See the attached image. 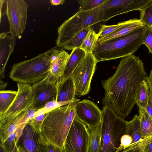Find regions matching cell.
<instances>
[{
    "label": "cell",
    "instance_id": "1",
    "mask_svg": "<svg viewBox=\"0 0 152 152\" xmlns=\"http://www.w3.org/2000/svg\"><path fill=\"white\" fill-rule=\"evenodd\" d=\"M147 76L139 56L132 54L121 58L115 73L101 81L104 90L103 104L125 119L136 104L141 83Z\"/></svg>",
    "mask_w": 152,
    "mask_h": 152
},
{
    "label": "cell",
    "instance_id": "2",
    "mask_svg": "<svg viewBox=\"0 0 152 152\" xmlns=\"http://www.w3.org/2000/svg\"><path fill=\"white\" fill-rule=\"evenodd\" d=\"M76 102L59 107L48 113L42 123L41 131L43 137L48 143L63 148L75 117Z\"/></svg>",
    "mask_w": 152,
    "mask_h": 152
},
{
    "label": "cell",
    "instance_id": "3",
    "mask_svg": "<svg viewBox=\"0 0 152 152\" xmlns=\"http://www.w3.org/2000/svg\"><path fill=\"white\" fill-rule=\"evenodd\" d=\"M145 26L123 37L97 43L93 52L98 62L123 58L133 54L143 44Z\"/></svg>",
    "mask_w": 152,
    "mask_h": 152
},
{
    "label": "cell",
    "instance_id": "4",
    "mask_svg": "<svg viewBox=\"0 0 152 152\" xmlns=\"http://www.w3.org/2000/svg\"><path fill=\"white\" fill-rule=\"evenodd\" d=\"M53 48L31 59L15 64L9 77L18 83L30 85L43 80L49 74L50 55Z\"/></svg>",
    "mask_w": 152,
    "mask_h": 152
},
{
    "label": "cell",
    "instance_id": "5",
    "mask_svg": "<svg viewBox=\"0 0 152 152\" xmlns=\"http://www.w3.org/2000/svg\"><path fill=\"white\" fill-rule=\"evenodd\" d=\"M104 3L91 10H78L73 16L64 21L58 28L57 37L56 40L57 46L62 48L78 32L103 22Z\"/></svg>",
    "mask_w": 152,
    "mask_h": 152
},
{
    "label": "cell",
    "instance_id": "6",
    "mask_svg": "<svg viewBox=\"0 0 152 152\" xmlns=\"http://www.w3.org/2000/svg\"><path fill=\"white\" fill-rule=\"evenodd\" d=\"M102 137L98 152H120L122 136L126 133V121L104 106L102 110Z\"/></svg>",
    "mask_w": 152,
    "mask_h": 152
},
{
    "label": "cell",
    "instance_id": "7",
    "mask_svg": "<svg viewBox=\"0 0 152 152\" xmlns=\"http://www.w3.org/2000/svg\"><path fill=\"white\" fill-rule=\"evenodd\" d=\"M16 96L8 109L0 117V131L24 116L31 107L33 101L31 85L17 84Z\"/></svg>",
    "mask_w": 152,
    "mask_h": 152
},
{
    "label": "cell",
    "instance_id": "8",
    "mask_svg": "<svg viewBox=\"0 0 152 152\" xmlns=\"http://www.w3.org/2000/svg\"><path fill=\"white\" fill-rule=\"evenodd\" d=\"M98 62L93 53H87L73 71L75 96L86 95L90 92L91 80Z\"/></svg>",
    "mask_w": 152,
    "mask_h": 152
},
{
    "label": "cell",
    "instance_id": "9",
    "mask_svg": "<svg viewBox=\"0 0 152 152\" xmlns=\"http://www.w3.org/2000/svg\"><path fill=\"white\" fill-rule=\"evenodd\" d=\"M5 5V15L9 24L8 33L13 37L20 38L26 24L28 4L23 0H7Z\"/></svg>",
    "mask_w": 152,
    "mask_h": 152
},
{
    "label": "cell",
    "instance_id": "10",
    "mask_svg": "<svg viewBox=\"0 0 152 152\" xmlns=\"http://www.w3.org/2000/svg\"><path fill=\"white\" fill-rule=\"evenodd\" d=\"M89 137L87 126L75 117L64 143V152H88Z\"/></svg>",
    "mask_w": 152,
    "mask_h": 152
},
{
    "label": "cell",
    "instance_id": "11",
    "mask_svg": "<svg viewBox=\"0 0 152 152\" xmlns=\"http://www.w3.org/2000/svg\"><path fill=\"white\" fill-rule=\"evenodd\" d=\"M56 81L49 74L44 79L31 85L33 101L31 108L36 111L48 102L56 101Z\"/></svg>",
    "mask_w": 152,
    "mask_h": 152
},
{
    "label": "cell",
    "instance_id": "12",
    "mask_svg": "<svg viewBox=\"0 0 152 152\" xmlns=\"http://www.w3.org/2000/svg\"><path fill=\"white\" fill-rule=\"evenodd\" d=\"M152 0H106L103 4V22L113 17L136 10H140Z\"/></svg>",
    "mask_w": 152,
    "mask_h": 152
},
{
    "label": "cell",
    "instance_id": "13",
    "mask_svg": "<svg viewBox=\"0 0 152 152\" xmlns=\"http://www.w3.org/2000/svg\"><path fill=\"white\" fill-rule=\"evenodd\" d=\"M17 145L20 146L25 152H48V143L41 132L36 131L28 123Z\"/></svg>",
    "mask_w": 152,
    "mask_h": 152
},
{
    "label": "cell",
    "instance_id": "14",
    "mask_svg": "<svg viewBox=\"0 0 152 152\" xmlns=\"http://www.w3.org/2000/svg\"><path fill=\"white\" fill-rule=\"evenodd\" d=\"M102 110L93 101L85 99L76 102L75 117L87 126H95L102 123Z\"/></svg>",
    "mask_w": 152,
    "mask_h": 152
},
{
    "label": "cell",
    "instance_id": "15",
    "mask_svg": "<svg viewBox=\"0 0 152 152\" xmlns=\"http://www.w3.org/2000/svg\"><path fill=\"white\" fill-rule=\"evenodd\" d=\"M69 54L63 49L54 48L50 55V65L49 74L56 81L62 79Z\"/></svg>",
    "mask_w": 152,
    "mask_h": 152
},
{
    "label": "cell",
    "instance_id": "16",
    "mask_svg": "<svg viewBox=\"0 0 152 152\" xmlns=\"http://www.w3.org/2000/svg\"><path fill=\"white\" fill-rule=\"evenodd\" d=\"M16 38L8 33L0 34V78L4 77L5 68L11 54L13 53L16 44Z\"/></svg>",
    "mask_w": 152,
    "mask_h": 152
},
{
    "label": "cell",
    "instance_id": "17",
    "mask_svg": "<svg viewBox=\"0 0 152 152\" xmlns=\"http://www.w3.org/2000/svg\"><path fill=\"white\" fill-rule=\"evenodd\" d=\"M145 26L140 19L135 18L124 21L123 25L113 32L99 38L98 42L102 43L123 37Z\"/></svg>",
    "mask_w": 152,
    "mask_h": 152
},
{
    "label": "cell",
    "instance_id": "18",
    "mask_svg": "<svg viewBox=\"0 0 152 152\" xmlns=\"http://www.w3.org/2000/svg\"><path fill=\"white\" fill-rule=\"evenodd\" d=\"M56 86L57 96L56 101L67 102L75 98L76 88L72 75L56 83Z\"/></svg>",
    "mask_w": 152,
    "mask_h": 152
},
{
    "label": "cell",
    "instance_id": "19",
    "mask_svg": "<svg viewBox=\"0 0 152 152\" xmlns=\"http://www.w3.org/2000/svg\"><path fill=\"white\" fill-rule=\"evenodd\" d=\"M132 137L133 141L131 145L127 148H132L138 146L144 139L141 133L140 120L139 115L136 114L130 121H126V133Z\"/></svg>",
    "mask_w": 152,
    "mask_h": 152
},
{
    "label": "cell",
    "instance_id": "20",
    "mask_svg": "<svg viewBox=\"0 0 152 152\" xmlns=\"http://www.w3.org/2000/svg\"><path fill=\"white\" fill-rule=\"evenodd\" d=\"M86 54L80 48H75L72 50L69 54L62 79L67 78L72 74L75 69L85 56Z\"/></svg>",
    "mask_w": 152,
    "mask_h": 152
},
{
    "label": "cell",
    "instance_id": "21",
    "mask_svg": "<svg viewBox=\"0 0 152 152\" xmlns=\"http://www.w3.org/2000/svg\"><path fill=\"white\" fill-rule=\"evenodd\" d=\"M89 133L88 152H98L101 144L102 123L95 126H87Z\"/></svg>",
    "mask_w": 152,
    "mask_h": 152
},
{
    "label": "cell",
    "instance_id": "22",
    "mask_svg": "<svg viewBox=\"0 0 152 152\" xmlns=\"http://www.w3.org/2000/svg\"><path fill=\"white\" fill-rule=\"evenodd\" d=\"M139 109L141 133L145 139L152 136V118L148 114L145 108Z\"/></svg>",
    "mask_w": 152,
    "mask_h": 152
},
{
    "label": "cell",
    "instance_id": "23",
    "mask_svg": "<svg viewBox=\"0 0 152 152\" xmlns=\"http://www.w3.org/2000/svg\"><path fill=\"white\" fill-rule=\"evenodd\" d=\"M99 38L98 33L90 27L80 48L86 53H93Z\"/></svg>",
    "mask_w": 152,
    "mask_h": 152
},
{
    "label": "cell",
    "instance_id": "24",
    "mask_svg": "<svg viewBox=\"0 0 152 152\" xmlns=\"http://www.w3.org/2000/svg\"><path fill=\"white\" fill-rule=\"evenodd\" d=\"M17 91L12 90L0 91V117L10 107L15 99Z\"/></svg>",
    "mask_w": 152,
    "mask_h": 152
},
{
    "label": "cell",
    "instance_id": "25",
    "mask_svg": "<svg viewBox=\"0 0 152 152\" xmlns=\"http://www.w3.org/2000/svg\"><path fill=\"white\" fill-rule=\"evenodd\" d=\"M90 27L84 29L76 34L62 48L69 50H72L76 48H80Z\"/></svg>",
    "mask_w": 152,
    "mask_h": 152
},
{
    "label": "cell",
    "instance_id": "26",
    "mask_svg": "<svg viewBox=\"0 0 152 152\" xmlns=\"http://www.w3.org/2000/svg\"><path fill=\"white\" fill-rule=\"evenodd\" d=\"M149 101V88L145 80L141 83L138 93L137 103L139 109L146 108Z\"/></svg>",
    "mask_w": 152,
    "mask_h": 152
},
{
    "label": "cell",
    "instance_id": "27",
    "mask_svg": "<svg viewBox=\"0 0 152 152\" xmlns=\"http://www.w3.org/2000/svg\"><path fill=\"white\" fill-rule=\"evenodd\" d=\"M27 124H24L18 127L10 134L6 141L4 142L7 152H12L14 148H16L23 134L24 128Z\"/></svg>",
    "mask_w": 152,
    "mask_h": 152
},
{
    "label": "cell",
    "instance_id": "28",
    "mask_svg": "<svg viewBox=\"0 0 152 152\" xmlns=\"http://www.w3.org/2000/svg\"><path fill=\"white\" fill-rule=\"evenodd\" d=\"M79 101L80 99L75 98L73 100L67 102H57L55 101L49 102L44 107L36 111L35 117L41 114L49 113L56 108L72 102H77Z\"/></svg>",
    "mask_w": 152,
    "mask_h": 152
},
{
    "label": "cell",
    "instance_id": "29",
    "mask_svg": "<svg viewBox=\"0 0 152 152\" xmlns=\"http://www.w3.org/2000/svg\"><path fill=\"white\" fill-rule=\"evenodd\" d=\"M139 11L140 19L148 30L152 32V0L148 5Z\"/></svg>",
    "mask_w": 152,
    "mask_h": 152
},
{
    "label": "cell",
    "instance_id": "30",
    "mask_svg": "<svg viewBox=\"0 0 152 152\" xmlns=\"http://www.w3.org/2000/svg\"><path fill=\"white\" fill-rule=\"evenodd\" d=\"M106 0H79L78 10L87 11L94 9L103 4Z\"/></svg>",
    "mask_w": 152,
    "mask_h": 152
},
{
    "label": "cell",
    "instance_id": "31",
    "mask_svg": "<svg viewBox=\"0 0 152 152\" xmlns=\"http://www.w3.org/2000/svg\"><path fill=\"white\" fill-rule=\"evenodd\" d=\"M123 23L124 21L113 25H101L98 33L99 37V38L103 37L113 32L122 26Z\"/></svg>",
    "mask_w": 152,
    "mask_h": 152
},
{
    "label": "cell",
    "instance_id": "32",
    "mask_svg": "<svg viewBox=\"0 0 152 152\" xmlns=\"http://www.w3.org/2000/svg\"><path fill=\"white\" fill-rule=\"evenodd\" d=\"M48 113L39 115L28 122L37 131L41 132L42 123Z\"/></svg>",
    "mask_w": 152,
    "mask_h": 152
},
{
    "label": "cell",
    "instance_id": "33",
    "mask_svg": "<svg viewBox=\"0 0 152 152\" xmlns=\"http://www.w3.org/2000/svg\"><path fill=\"white\" fill-rule=\"evenodd\" d=\"M138 146L142 152H152V136L145 139Z\"/></svg>",
    "mask_w": 152,
    "mask_h": 152
},
{
    "label": "cell",
    "instance_id": "34",
    "mask_svg": "<svg viewBox=\"0 0 152 152\" xmlns=\"http://www.w3.org/2000/svg\"><path fill=\"white\" fill-rule=\"evenodd\" d=\"M143 44L145 45L148 48L149 52L152 54V32L148 30L145 33Z\"/></svg>",
    "mask_w": 152,
    "mask_h": 152
},
{
    "label": "cell",
    "instance_id": "35",
    "mask_svg": "<svg viewBox=\"0 0 152 152\" xmlns=\"http://www.w3.org/2000/svg\"><path fill=\"white\" fill-rule=\"evenodd\" d=\"M132 139L130 136L125 134L121 137V148L123 149L132 145Z\"/></svg>",
    "mask_w": 152,
    "mask_h": 152
},
{
    "label": "cell",
    "instance_id": "36",
    "mask_svg": "<svg viewBox=\"0 0 152 152\" xmlns=\"http://www.w3.org/2000/svg\"><path fill=\"white\" fill-rule=\"evenodd\" d=\"M148 83L149 88V100L152 104V68L149 75L147 76L145 79Z\"/></svg>",
    "mask_w": 152,
    "mask_h": 152
},
{
    "label": "cell",
    "instance_id": "37",
    "mask_svg": "<svg viewBox=\"0 0 152 152\" xmlns=\"http://www.w3.org/2000/svg\"><path fill=\"white\" fill-rule=\"evenodd\" d=\"M48 152H64L63 148H61L48 143Z\"/></svg>",
    "mask_w": 152,
    "mask_h": 152
},
{
    "label": "cell",
    "instance_id": "38",
    "mask_svg": "<svg viewBox=\"0 0 152 152\" xmlns=\"http://www.w3.org/2000/svg\"><path fill=\"white\" fill-rule=\"evenodd\" d=\"M36 112L35 110L31 107L28 110L26 114V116L29 121L35 117Z\"/></svg>",
    "mask_w": 152,
    "mask_h": 152
},
{
    "label": "cell",
    "instance_id": "39",
    "mask_svg": "<svg viewBox=\"0 0 152 152\" xmlns=\"http://www.w3.org/2000/svg\"><path fill=\"white\" fill-rule=\"evenodd\" d=\"M120 152H142V151L138 146L132 148H125Z\"/></svg>",
    "mask_w": 152,
    "mask_h": 152
},
{
    "label": "cell",
    "instance_id": "40",
    "mask_svg": "<svg viewBox=\"0 0 152 152\" xmlns=\"http://www.w3.org/2000/svg\"><path fill=\"white\" fill-rule=\"evenodd\" d=\"M64 0H50V3L52 6H57L63 4L65 2Z\"/></svg>",
    "mask_w": 152,
    "mask_h": 152
},
{
    "label": "cell",
    "instance_id": "41",
    "mask_svg": "<svg viewBox=\"0 0 152 152\" xmlns=\"http://www.w3.org/2000/svg\"><path fill=\"white\" fill-rule=\"evenodd\" d=\"M145 109L149 115L152 118V104L150 100Z\"/></svg>",
    "mask_w": 152,
    "mask_h": 152
},
{
    "label": "cell",
    "instance_id": "42",
    "mask_svg": "<svg viewBox=\"0 0 152 152\" xmlns=\"http://www.w3.org/2000/svg\"><path fill=\"white\" fill-rule=\"evenodd\" d=\"M7 83L2 81L1 80H0V91L4 90V89L7 87Z\"/></svg>",
    "mask_w": 152,
    "mask_h": 152
},
{
    "label": "cell",
    "instance_id": "43",
    "mask_svg": "<svg viewBox=\"0 0 152 152\" xmlns=\"http://www.w3.org/2000/svg\"><path fill=\"white\" fill-rule=\"evenodd\" d=\"M0 152H7L4 143L0 140Z\"/></svg>",
    "mask_w": 152,
    "mask_h": 152
},
{
    "label": "cell",
    "instance_id": "44",
    "mask_svg": "<svg viewBox=\"0 0 152 152\" xmlns=\"http://www.w3.org/2000/svg\"><path fill=\"white\" fill-rule=\"evenodd\" d=\"M16 148L17 152H25L23 148L20 145H17Z\"/></svg>",
    "mask_w": 152,
    "mask_h": 152
},
{
    "label": "cell",
    "instance_id": "45",
    "mask_svg": "<svg viewBox=\"0 0 152 152\" xmlns=\"http://www.w3.org/2000/svg\"><path fill=\"white\" fill-rule=\"evenodd\" d=\"M12 152H17V151L16 148V147L15 148H14Z\"/></svg>",
    "mask_w": 152,
    "mask_h": 152
}]
</instances>
